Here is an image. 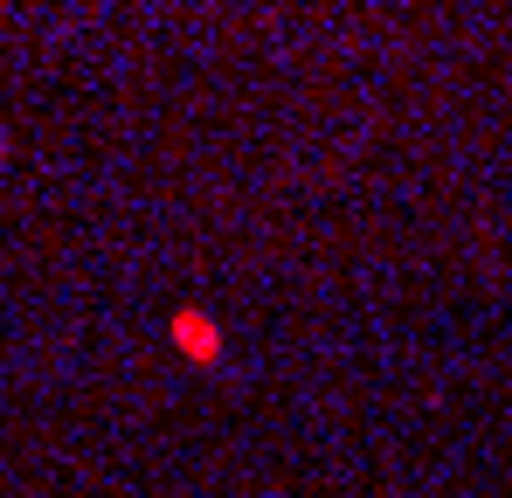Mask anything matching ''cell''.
I'll return each mask as SVG.
<instances>
[{"mask_svg":"<svg viewBox=\"0 0 512 498\" xmlns=\"http://www.w3.org/2000/svg\"><path fill=\"white\" fill-rule=\"evenodd\" d=\"M173 339H180V346H187V360H201V367H208V360H215V346H222V332L208 326V319H194V312H180V319H173Z\"/></svg>","mask_w":512,"mask_h":498,"instance_id":"cell-1","label":"cell"}]
</instances>
